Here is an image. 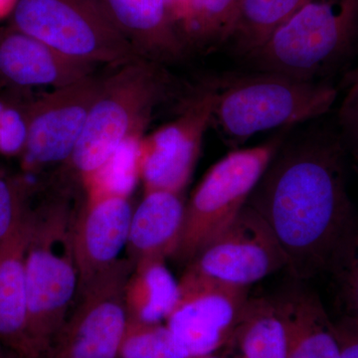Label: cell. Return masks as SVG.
Wrapping results in <instances>:
<instances>
[{"label": "cell", "instance_id": "1", "mask_svg": "<svg viewBox=\"0 0 358 358\" xmlns=\"http://www.w3.org/2000/svg\"><path fill=\"white\" fill-rule=\"evenodd\" d=\"M345 154L338 134L284 141L247 201L274 232L296 281L327 271L357 216Z\"/></svg>", "mask_w": 358, "mask_h": 358}, {"label": "cell", "instance_id": "2", "mask_svg": "<svg viewBox=\"0 0 358 358\" xmlns=\"http://www.w3.org/2000/svg\"><path fill=\"white\" fill-rule=\"evenodd\" d=\"M211 127L235 148L262 131L291 129L326 115L338 91L320 82L260 72L214 80Z\"/></svg>", "mask_w": 358, "mask_h": 358}, {"label": "cell", "instance_id": "3", "mask_svg": "<svg viewBox=\"0 0 358 358\" xmlns=\"http://www.w3.org/2000/svg\"><path fill=\"white\" fill-rule=\"evenodd\" d=\"M77 212L63 196L34 209L25 258L27 336L32 358H44L78 294L73 248Z\"/></svg>", "mask_w": 358, "mask_h": 358}, {"label": "cell", "instance_id": "4", "mask_svg": "<svg viewBox=\"0 0 358 358\" xmlns=\"http://www.w3.org/2000/svg\"><path fill=\"white\" fill-rule=\"evenodd\" d=\"M162 64L138 57L103 79L83 133L65 166L82 182L95 173L131 136L143 134L155 106L169 91Z\"/></svg>", "mask_w": 358, "mask_h": 358}, {"label": "cell", "instance_id": "5", "mask_svg": "<svg viewBox=\"0 0 358 358\" xmlns=\"http://www.w3.org/2000/svg\"><path fill=\"white\" fill-rule=\"evenodd\" d=\"M358 35V0H308L244 60L256 71L317 82Z\"/></svg>", "mask_w": 358, "mask_h": 358}, {"label": "cell", "instance_id": "6", "mask_svg": "<svg viewBox=\"0 0 358 358\" xmlns=\"http://www.w3.org/2000/svg\"><path fill=\"white\" fill-rule=\"evenodd\" d=\"M10 21L78 62L121 66L140 57L101 0H18Z\"/></svg>", "mask_w": 358, "mask_h": 358}, {"label": "cell", "instance_id": "7", "mask_svg": "<svg viewBox=\"0 0 358 358\" xmlns=\"http://www.w3.org/2000/svg\"><path fill=\"white\" fill-rule=\"evenodd\" d=\"M255 147L236 148L205 173L185 203V220L173 255L187 265L247 204L264 173L286 140V131Z\"/></svg>", "mask_w": 358, "mask_h": 358}, {"label": "cell", "instance_id": "8", "mask_svg": "<svg viewBox=\"0 0 358 358\" xmlns=\"http://www.w3.org/2000/svg\"><path fill=\"white\" fill-rule=\"evenodd\" d=\"M134 264L117 259L78 291L79 303L44 358H119L128 324L124 288Z\"/></svg>", "mask_w": 358, "mask_h": 358}, {"label": "cell", "instance_id": "9", "mask_svg": "<svg viewBox=\"0 0 358 358\" xmlns=\"http://www.w3.org/2000/svg\"><path fill=\"white\" fill-rule=\"evenodd\" d=\"M249 289L185 268L166 324L186 358L213 355L226 345L246 307Z\"/></svg>", "mask_w": 358, "mask_h": 358}, {"label": "cell", "instance_id": "10", "mask_svg": "<svg viewBox=\"0 0 358 358\" xmlns=\"http://www.w3.org/2000/svg\"><path fill=\"white\" fill-rule=\"evenodd\" d=\"M215 98L213 82L205 85L176 120L143 138L140 176L145 192L183 193L211 127Z\"/></svg>", "mask_w": 358, "mask_h": 358}, {"label": "cell", "instance_id": "11", "mask_svg": "<svg viewBox=\"0 0 358 358\" xmlns=\"http://www.w3.org/2000/svg\"><path fill=\"white\" fill-rule=\"evenodd\" d=\"M103 79L91 75L76 83L52 90L25 105L27 138L21 154L25 171H38L67 164L83 133Z\"/></svg>", "mask_w": 358, "mask_h": 358}, {"label": "cell", "instance_id": "12", "mask_svg": "<svg viewBox=\"0 0 358 358\" xmlns=\"http://www.w3.org/2000/svg\"><path fill=\"white\" fill-rule=\"evenodd\" d=\"M186 268L219 281L250 287L288 268V259L265 219L246 204Z\"/></svg>", "mask_w": 358, "mask_h": 358}, {"label": "cell", "instance_id": "13", "mask_svg": "<svg viewBox=\"0 0 358 358\" xmlns=\"http://www.w3.org/2000/svg\"><path fill=\"white\" fill-rule=\"evenodd\" d=\"M134 210L129 197L87 199L77 212L73 248L80 289L119 259L128 242Z\"/></svg>", "mask_w": 358, "mask_h": 358}, {"label": "cell", "instance_id": "14", "mask_svg": "<svg viewBox=\"0 0 358 358\" xmlns=\"http://www.w3.org/2000/svg\"><path fill=\"white\" fill-rule=\"evenodd\" d=\"M78 62L13 26L0 31V81L14 88H62L93 75Z\"/></svg>", "mask_w": 358, "mask_h": 358}, {"label": "cell", "instance_id": "15", "mask_svg": "<svg viewBox=\"0 0 358 358\" xmlns=\"http://www.w3.org/2000/svg\"><path fill=\"white\" fill-rule=\"evenodd\" d=\"M34 223L27 207L0 245V345L18 358H32L27 336L25 258Z\"/></svg>", "mask_w": 358, "mask_h": 358}, {"label": "cell", "instance_id": "16", "mask_svg": "<svg viewBox=\"0 0 358 358\" xmlns=\"http://www.w3.org/2000/svg\"><path fill=\"white\" fill-rule=\"evenodd\" d=\"M140 57L162 63L185 55L186 43L169 0H101Z\"/></svg>", "mask_w": 358, "mask_h": 358}, {"label": "cell", "instance_id": "17", "mask_svg": "<svg viewBox=\"0 0 358 358\" xmlns=\"http://www.w3.org/2000/svg\"><path fill=\"white\" fill-rule=\"evenodd\" d=\"M185 212L182 193L143 192L131 216L126 246L134 266L173 257L180 239Z\"/></svg>", "mask_w": 358, "mask_h": 358}, {"label": "cell", "instance_id": "18", "mask_svg": "<svg viewBox=\"0 0 358 358\" xmlns=\"http://www.w3.org/2000/svg\"><path fill=\"white\" fill-rule=\"evenodd\" d=\"M275 299L288 331L287 358H341L336 322L317 294L294 286Z\"/></svg>", "mask_w": 358, "mask_h": 358}, {"label": "cell", "instance_id": "19", "mask_svg": "<svg viewBox=\"0 0 358 358\" xmlns=\"http://www.w3.org/2000/svg\"><path fill=\"white\" fill-rule=\"evenodd\" d=\"M223 348L230 358H287L288 331L277 299L250 296Z\"/></svg>", "mask_w": 358, "mask_h": 358}, {"label": "cell", "instance_id": "20", "mask_svg": "<svg viewBox=\"0 0 358 358\" xmlns=\"http://www.w3.org/2000/svg\"><path fill=\"white\" fill-rule=\"evenodd\" d=\"M164 262L150 260L134 266L124 288L128 320L157 324L171 315L178 299V282Z\"/></svg>", "mask_w": 358, "mask_h": 358}, {"label": "cell", "instance_id": "21", "mask_svg": "<svg viewBox=\"0 0 358 358\" xmlns=\"http://www.w3.org/2000/svg\"><path fill=\"white\" fill-rule=\"evenodd\" d=\"M308 0H241L222 46L247 58Z\"/></svg>", "mask_w": 358, "mask_h": 358}, {"label": "cell", "instance_id": "22", "mask_svg": "<svg viewBox=\"0 0 358 358\" xmlns=\"http://www.w3.org/2000/svg\"><path fill=\"white\" fill-rule=\"evenodd\" d=\"M331 273L336 305L341 315L338 326L358 334V216L331 258Z\"/></svg>", "mask_w": 358, "mask_h": 358}, {"label": "cell", "instance_id": "23", "mask_svg": "<svg viewBox=\"0 0 358 358\" xmlns=\"http://www.w3.org/2000/svg\"><path fill=\"white\" fill-rule=\"evenodd\" d=\"M143 134L131 136L117 148L100 169L85 179L87 199L129 197L140 176V148Z\"/></svg>", "mask_w": 358, "mask_h": 358}, {"label": "cell", "instance_id": "24", "mask_svg": "<svg viewBox=\"0 0 358 358\" xmlns=\"http://www.w3.org/2000/svg\"><path fill=\"white\" fill-rule=\"evenodd\" d=\"M241 0H190L179 26L186 43L222 46Z\"/></svg>", "mask_w": 358, "mask_h": 358}, {"label": "cell", "instance_id": "25", "mask_svg": "<svg viewBox=\"0 0 358 358\" xmlns=\"http://www.w3.org/2000/svg\"><path fill=\"white\" fill-rule=\"evenodd\" d=\"M119 358H186L171 331L162 322L128 320Z\"/></svg>", "mask_w": 358, "mask_h": 358}, {"label": "cell", "instance_id": "26", "mask_svg": "<svg viewBox=\"0 0 358 358\" xmlns=\"http://www.w3.org/2000/svg\"><path fill=\"white\" fill-rule=\"evenodd\" d=\"M31 185L22 178L0 176V245L29 206Z\"/></svg>", "mask_w": 358, "mask_h": 358}, {"label": "cell", "instance_id": "27", "mask_svg": "<svg viewBox=\"0 0 358 358\" xmlns=\"http://www.w3.org/2000/svg\"><path fill=\"white\" fill-rule=\"evenodd\" d=\"M338 124L339 138L358 164V68L348 78L345 94L339 106Z\"/></svg>", "mask_w": 358, "mask_h": 358}, {"label": "cell", "instance_id": "28", "mask_svg": "<svg viewBox=\"0 0 358 358\" xmlns=\"http://www.w3.org/2000/svg\"><path fill=\"white\" fill-rule=\"evenodd\" d=\"M339 343H341V358H358V334L348 331L338 326Z\"/></svg>", "mask_w": 358, "mask_h": 358}, {"label": "cell", "instance_id": "29", "mask_svg": "<svg viewBox=\"0 0 358 358\" xmlns=\"http://www.w3.org/2000/svg\"><path fill=\"white\" fill-rule=\"evenodd\" d=\"M18 0H0V20L13 14Z\"/></svg>", "mask_w": 358, "mask_h": 358}, {"label": "cell", "instance_id": "30", "mask_svg": "<svg viewBox=\"0 0 358 358\" xmlns=\"http://www.w3.org/2000/svg\"><path fill=\"white\" fill-rule=\"evenodd\" d=\"M0 358H18L10 350H7L3 345H0Z\"/></svg>", "mask_w": 358, "mask_h": 358}, {"label": "cell", "instance_id": "31", "mask_svg": "<svg viewBox=\"0 0 358 358\" xmlns=\"http://www.w3.org/2000/svg\"><path fill=\"white\" fill-rule=\"evenodd\" d=\"M190 358H223L220 357H217V355H202V357H190Z\"/></svg>", "mask_w": 358, "mask_h": 358}, {"label": "cell", "instance_id": "32", "mask_svg": "<svg viewBox=\"0 0 358 358\" xmlns=\"http://www.w3.org/2000/svg\"><path fill=\"white\" fill-rule=\"evenodd\" d=\"M355 173H357V176H358V164H355Z\"/></svg>", "mask_w": 358, "mask_h": 358}]
</instances>
